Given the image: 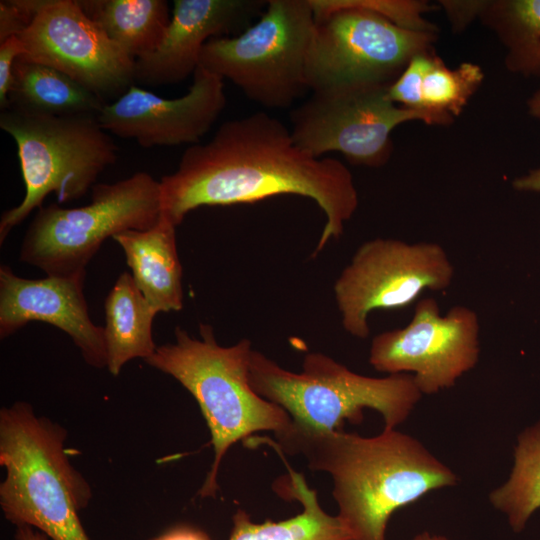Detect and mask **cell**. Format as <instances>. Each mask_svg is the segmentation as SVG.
I'll return each mask as SVG.
<instances>
[{
	"mask_svg": "<svg viewBox=\"0 0 540 540\" xmlns=\"http://www.w3.org/2000/svg\"><path fill=\"white\" fill-rule=\"evenodd\" d=\"M512 187L520 192H540V167L515 178Z\"/></svg>",
	"mask_w": 540,
	"mask_h": 540,
	"instance_id": "29",
	"label": "cell"
},
{
	"mask_svg": "<svg viewBox=\"0 0 540 540\" xmlns=\"http://www.w3.org/2000/svg\"><path fill=\"white\" fill-rule=\"evenodd\" d=\"M104 309L107 369L117 376L128 361L145 360L154 354L157 346L152 337V323L158 312L128 272L117 278L105 299Z\"/></svg>",
	"mask_w": 540,
	"mask_h": 540,
	"instance_id": "21",
	"label": "cell"
},
{
	"mask_svg": "<svg viewBox=\"0 0 540 540\" xmlns=\"http://www.w3.org/2000/svg\"><path fill=\"white\" fill-rule=\"evenodd\" d=\"M176 227L161 214L148 230H127L113 237L124 252L136 286L158 313L183 308Z\"/></svg>",
	"mask_w": 540,
	"mask_h": 540,
	"instance_id": "18",
	"label": "cell"
},
{
	"mask_svg": "<svg viewBox=\"0 0 540 540\" xmlns=\"http://www.w3.org/2000/svg\"><path fill=\"white\" fill-rule=\"evenodd\" d=\"M454 266L438 243L375 238L363 243L336 279L333 290L344 330L365 339L375 310H400L425 291L447 289Z\"/></svg>",
	"mask_w": 540,
	"mask_h": 540,
	"instance_id": "11",
	"label": "cell"
},
{
	"mask_svg": "<svg viewBox=\"0 0 540 540\" xmlns=\"http://www.w3.org/2000/svg\"><path fill=\"white\" fill-rule=\"evenodd\" d=\"M86 275L27 279L7 265L0 267V337L6 338L31 321L49 323L67 335L86 363L107 367L104 329L95 325L84 295Z\"/></svg>",
	"mask_w": 540,
	"mask_h": 540,
	"instance_id": "15",
	"label": "cell"
},
{
	"mask_svg": "<svg viewBox=\"0 0 540 540\" xmlns=\"http://www.w3.org/2000/svg\"><path fill=\"white\" fill-rule=\"evenodd\" d=\"M59 424L36 416L31 405L16 402L0 411V465L6 469L0 484L5 518L29 525L53 540H90L78 512L92 492L72 466Z\"/></svg>",
	"mask_w": 540,
	"mask_h": 540,
	"instance_id": "4",
	"label": "cell"
},
{
	"mask_svg": "<svg viewBox=\"0 0 540 540\" xmlns=\"http://www.w3.org/2000/svg\"><path fill=\"white\" fill-rule=\"evenodd\" d=\"M21 57L53 67L104 100L135 83V60L111 41L76 0H46L20 35Z\"/></svg>",
	"mask_w": 540,
	"mask_h": 540,
	"instance_id": "13",
	"label": "cell"
},
{
	"mask_svg": "<svg viewBox=\"0 0 540 540\" xmlns=\"http://www.w3.org/2000/svg\"><path fill=\"white\" fill-rule=\"evenodd\" d=\"M226 105L224 80L199 66L187 93L167 99L132 85L97 115L100 126L140 146L198 144Z\"/></svg>",
	"mask_w": 540,
	"mask_h": 540,
	"instance_id": "14",
	"label": "cell"
},
{
	"mask_svg": "<svg viewBox=\"0 0 540 540\" xmlns=\"http://www.w3.org/2000/svg\"><path fill=\"white\" fill-rule=\"evenodd\" d=\"M480 322L477 313L457 305L442 315L432 297L416 302L403 328L377 334L371 342L369 363L377 371L407 373L422 395L453 387L480 358Z\"/></svg>",
	"mask_w": 540,
	"mask_h": 540,
	"instance_id": "12",
	"label": "cell"
},
{
	"mask_svg": "<svg viewBox=\"0 0 540 540\" xmlns=\"http://www.w3.org/2000/svg\"><path fill=\"white\" fill-rule=\"evenodd\" d=\"M286 466L288 475L279 479L274 488L279 496L298 501L302 512L277 522L255 523L239 509L232 517L228 540H353L339 517L322 509L316 491L307 485L304 475Z\"/></svg>",
	"mask_w": 540,
	"mask_h": 540,
	"instance_id": "19",
	"label": "cell"
},
{
	"mask_svg": "<svg viewBox=\"0 0 540 540\" xmlns=\"http://www.w3.org/2000/svg\"><path fill=\"white\" fill-rule=\"evenodd\" d=\"M149 540H211L203 530L188 525L180 524L174 526L157 537Z\"/></svg>",
	"mask_w": 540,
	"mask_h": 540,
	"instance_id": "28",
	"label": "cell"
},
{
	"mask_svg": "<svg viewBox=\"0 0 540 540\" xmlns=\"http://www.w3.org/2000/svg\"><path fill=\"white\" fill-rule=\"evenodd\" d=\"M483 79L479 65L463 62L456 68H449L431 50L414 56L388 92L397 105L431 114L450 125L454 117L462 113Z\"/></svg>",
	"mask_w": 540,
	"mask_h": 540,
	"instance_id": "17",
	"label": "cell"
},
{
	"mask_svg": "<svg viewBox=\"0 0 540 540\" xmlns=\"http://www.w3.org/2000/svg\"><path fill=\"white\" fill-rule=\"evenodd\" d=\"M455 30L465 27L478 17L482 1H440Z\"/></svg>",
	"mask_w": 540,
	"mask_h": 540,
	"instance_id": "27",
	"label": "cell"
},
{
	"mask_svg": "<svg viewBox=\"0 0 540 540\" xmlns=\"http://www.w3.org/2000/svg\"><path fill=\"white\" fill-rule=\"evenodd\" d=\"M8 100V109L49 116H97L107 104L65 73L21 56L14 63Z\"/></svg>",
	"mask_w": 540,
	"mask_h": 540,
	"instance_id": "20",
	"label": "cell"
},
{
	"mask_svg": "<svg viewBox=\"0 0 540 540\" xmlns=\"http://www.w3.org/2000/svg\"><path fill=\"white\" fill-rule=\"evenodd\" d=\"M249 382L288 413L292 426L315 432L343 430L345 420L359 424L366 408L382 416L384 429H396L422 397L411 374L364 376L320 352L307 354L297 373L253 349Z\"/></svg>",
	"mask_w": 540,
	"mask_h": 540,
	"instance_id": "5",
	"label": "cell"
},
{
	"mask_svg": "<svg viewBox=\"0 0 540 540\" xmlns=\"http://www.w3.org/2000/svg\"><path fill=\"white\" fill-rule=\"evenodd\" d=\"M16 540H49V537L40 530L29 525L17 526Z\"/></svg>",
	"mask_w": 540,
	"mask_h": 540,
	"instance_id": "30",
	"label": "cell"
},
{
	"mask_svg": "<svg viewBox=\"0 0 540 540\" xmlns=\"http://www.w3.org/2000/svg\"><path fill=\"white\" fill-rule=\"evenodd\" d=\"M527 110L530 116L540 120V90L534 92L527 100Z\"/></svg>",
	"mask_w": 540,
	"mask_h": 540,
	"instance_id": "31",
	"label": "cell"
},
{
	"mask_svg": "<svg viewBox=\"0 0 540 540\" xmlns=\"http://www.w3.org/2000/svg\"><path fill=\"white\" fill-rule=\"evenodd\" d=\"M315 27L306 84L317 91L352 83L392 84L419 53L434 50L437 32L397 25L367 0H309Z\"/></svg>",
	"mask_w": 540,
	"mask_h": 540,
	"instance_id": "9",
	"label": "cell"
},
{
	"mask_svg": "<svg viewBox=\"0 0 540 540\" xmlns=\"http://www.w3.org/2000/svg\"><path fill=\"white\" fill-rule=\"evenodd\" d=\"M266 5L262 0H175L159 47L135 59V82L158 87L185 80L199 67L210 39L245 30Z\"/></svg>",
	"mask_w": 540,
	"mask_h": 540,
	"instance_id": "16",
	"label": "cell"
},
{
	"mask_svg": "<svg viewBox=\"0 0 540 540\" xmlns=\"http://www.w3.org/2000/svg\"><path fill=\"white\" fill-rule=\"evenodd\" d=\"M160 187L161 214L176 226L201 206L254 203L285 194L310 198L325 216L313 257L341 237L359 205L353 176L343 163L301 149L290 128L263 111L225 121L211 140L189 146Z\"/></svg>",
	"mask_w": 540,
	"mask_h": 540,
	"instance_id": "1",
	"label": "cell"
},
{
	"mask_svg": "<svg viewBox=\"0 0 540 540\" xmlns=\"http://www.w3.org/2000/svg\"><path fill=\"white\" fill-rule=\"evenodd\" d=\"M199 332L201 338L195 339L177 326L175 342L158 346L145 362L176 379L201 409L214 451L210 471L199 491L206 498L215 496L221 462L233 444L260 431L280 433L292 420L283 408L251 387L250 340L225 347L217 343L211 325L200 324Z\"/></svg>",
	"mask_w": 540,
	"mask_h": 540,
	"instance_id": "3",
	"label": "cell"
},
{
	"mask_svg": "<svg viewBox=\"0 0 540 540\" xmlns=\"http://www.w3.org/2000/svg\"><path fill=\"white\" fill-rule=\"evenodd\" d=\"M85 14L134 60L155 51L170 23L165 0H80Z\"/></svg>",
	"mask_w": 540,
	"mask_h": 540,
	"instance_id": "22",
	"label": "cell"
},
{
	"mask_svg": "<svg viewBox=\"0 0 540 540\" xmlns=\"http://www.w3.org/2000/svg\"><path fill=\"white\" fill-rule=\"evenodd\" d=\"M478 17L506 48L509 71L540 77V0L482 1Z\"/></svg>",
	"mask_w": 540,
	"mask_h": 540,
	"instance_id": "23",
	"label": "cell"
},
{
	"mask_svg": "<svg viewBox=\"0 0 540 540\" xmlns=\"http://www.w3.org/2000/svg\"><path fill=\"white\" fill-rule=\"evenodd\" d=\"M160 216V181L149 173L96 184L91 201L82 207L39 208L24 235L19 260L48 276L86 275L87 264L107 238L127 230H148Z\"/></svg>",
	"mask_w": 540,
	"mask_h": 540,
	"instance_id": "7",
	"label": "cell"
},
{
	"mask_svg": "<svg viewBox=\"0 0 540 540\" xmlns=\"http://www.w3.org/2000/svg\"><path fill=\"white\" fill-rule=\"evenodd\" d=\"M275 437L266 443L279 454H300L310 469L331 476L337 516L353 540H386L388 522L397 510L459 482L418 439L396 429L363 437L290 424Z\"/></svg>",
	"mask_w": 540,
	"mask_h": 540,
	"instance_id": "2",
	"label": "cell"
},
{
	"mask_svg": "<svg viewBox=\"0 0 540 540\" xmlns=\"http://www.w3.org/2000/svg\"><path fill=\"white\" fill-rule=\"evenodd\" d=\"M45 3L46 0H1L0 42L24 32Z\"/></svg>",
	"mask_w": 540,
	"mask_h": 540,
	"instance_id": "25",
	"label": "cell"
},
{
	"mask_svg": "<svg viewBox=\"0 0 540 540\" xmlns=\"http://www.w3.org/2000/svg\"><path fill=\"white\" fill-rule=\"evenodd\" d=\"M0 128L17 145L25 185L23 200L2 213L0 244L45 198L77 200L117 160V146L95 115L49 116L12 109L0 114Z\"/></svg>",
	"mask_w": 540,
	"mask_h": 540,
	"instance_id": "6",
	"label": "cell"
},
{
	"mask_svg": "<svg viewBox=\"0 0 540 540\" xmlns=\"http://www.w3.org/2000/svg\"><path fill=\"white\" fill-rule=\"evenodd\" d=\"M489 501L515 533L522 532L540 508V421L519 433L510 475L489 494Z\"/></svg>",
	"mask_w": 540,
	"mask_h": 540,
	"instance_id": "24",
	"label": "cell"
},
{
	"mask_svg": "<svg viewBox=\"0 0 540 540\" xmlns=\"http://www.w3.org/2000/svg\"><path fill=\"white\" fill-rule=\"evenodd\" d=\"M391 84L352 83L312 91L291 111V136L301 149L317 158L340 152L353 165L384 166L393 151L392 131L419 120L444 125L437 117L394 103Z\"/></svg>",
	"mask_w": 540,
	"mask_h": 540,
	"instance_id": "10",
	"label": "cell"
},
{
	"mask_svg": "<svg viewBox=\"0 0 540 540\" xmlns=\"http://www.w3.org/2000/svg\"><path fill=\"white\" fill-rule=\"evenodd\" d=\"M314 27L309 0H269L245 30L210 39L199 66L265 108H289L309 90L305 72Z\"/></svg>",
	"mask_w": 540,
	"mask_h": 540,
	"instance_id": "8",
	"label": "cell"
},
{
	"mask_svg": "<svg viewBox=\"0 0 540 540\" xmlns=\"http://www.w3.org/2000/svg\"><path fill=\"white\" fill-rule=\"evenodd\" d=\"M410 540H450V539L441 534H434L428 531H423L413 536V538Z\"/></svg>",
	"mask_w": 540,
	"mask_h": 540,
	"instance_id": "32",
	"label": "cell"
},
{
	"mask_svg": "<svg viewBox=\"0 0 540 540\" xmlns=\"http://www.w3.org/2000/svg\"><path fill=\"white\" fill-rule=\"evenodd\" d=\"M23 54L24 47L18 36H11L0 42V108L2 111L9 107L8 95L14 63Z\"/></svg>",
	"mask_w": 540,
	"mask_h": 540,
	"instance_id": "26",
	"label": "cell"
}]
</instances>
